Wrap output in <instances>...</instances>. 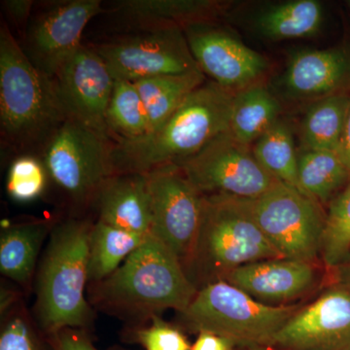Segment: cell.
<instances>
[{
	"label": "cell",
	"mask_w": 350,
	"mask_h": 350,
	"mask_svg": "<svg viewBox=\"0 0 350 350\" xmlns=\"http://www.w3.org/2000/svg\"><path fill=\"white\" fill-rule=\"evenodd\" d=\"M223 7V2L213 0H126L115 11L137 31H153L208 24Z\"/></svg>",
	"instance_id": "20"
},
{
	"label": "cell",
	"mask_w": 350,
	"mask_h": 350,
	"mask_svg": "<svg viewBox=\"0 0 350 350\" xmlns=\"http://www.w3.org/2000/svg\"><path fill=\"white\" fill-rule=\"evenodd\" d=\"M146 237L94 221L89 239L88 284L111 275Z\"/></svg>",
	"instance_id": "22"
},
{
	"label": "cell",
	"mask_w": 350,
	"mask_h": 350,
	"mask_svg": "<svg viewBox=\"0 0 350 350\" xmlns=\"http://www.w3.org/2000/svg\"><path fill=\"white\" fill-rule=\"evenodd\" d=\"M234 94L215 82L204 83L148 135L115 142V174H146L192 158L215 138L229 133Z\"/></svg>",
	"instance_id": "2"
},
{
	"label": "cell",
	"mask_w": 350,
	"mask_h": 350,
	"mask_svg": "<svg viewBox=\"0 0 350 350\" xmlns=\"http://www.w3.org/2000/svg\"><path fill=\"white\" fill-rule=\"evenodd\" d=\"M131 340L142 345L145 350H191L188 338L176 324L169 323L157 317L149 323L129 327Z\"/></svg>",
	"instance_id": "32"
},
{
	"label": "cell",
	"mask_w": 350,
	"mask_h": 350,
	"mask_svg": "<svg viewBox=\"0 0 350 350\" xmlns=\"http://www.w3.org/2000/svg\"><path fill=\"white\" fill-rule=\"evenodd\" d=\"M323 10L315 0H295L269 7L257 18L258 29L271 40L306 38L319 31Z\"/></svg>",
	"instance_id": "23"
},
{
	"label": "cell",
	"mask_w": 350,
	"mask_h": 350,
	"mask_svg": "<svg viewBox=\"0 0 350 350\" xmlns=\"http://www.w3.org/2000/svg\"><path fill=\"white\" fill-rule=\"evenodd\" d=\"M350 92L319 98L306 111L301 139L306 150L337 152L344 131Z\"/></svg>",
	"instance_id": "24"
},
{
	"label": "cell",
	"mask_w": 350,
	"mask_h": 350,
	"mask_svg": "<svg viewBox=\"0 0 350 350\" xmlns=\"http://www.w3.org/2000/svg\"><path fill=\"white\" fill-rule=\"evenodd\" d=\"M329 282H337L350 285V252L347 258L337 267L327 271Z\"/></svg>",
	"instance_id": "37"
},
{
	"label": "cell",
	"mask_w": 350,
	"mask_h": 350,
	"mask_svg": "<svg viewBox=\"0 0 350 350\" xmlns=\"http://www.w3.org/2000/svg\"><path fill=\"white\" fill-rule=\"evenodd\" d=\"M115 80L137 82L200 69L181 29L142 31L96 46Z\"/></svg>",
	"instance_id": "11"
},
{
	"label": "cell",
	"mask_w": 350,
	"mask_h": 350,
	"mask_svg": "<svg viewBox=\"0 0 350 350\" xmlns=\"http://www.w3.org/2000/svg\"><path fill=\"white\" fill-rule=\"evenodd\" d=\"M244 204L264 236L283 258L322 262L326 213L299 189L278 182Z\"/></svg>",
	"instance_id": "8"
},
{
	"label": "cell",
	"mask_w": 350,
	"mask_h": 350,
	"mask_svg": "<svg viewBox=\"0 0 350 350\" xmlns=\"http://www.w3.org/2000/svg\"><path fill=\"white\" fill-rule=\"evenodd\" d=\"M32 0H4L2 7L18 29H25L31 13Z\"/></svg>",
	"instance_id": "34"
},
{
	"label": "cell",
	"mask_w": 350,
	"mask_h": 350,
	"mask_svg": "<svg viewBox=\"0 0 350 350\" xmlns=\"http://www.w3.org/2000/svg\"><path fill=\"white\" fill-rule=\"evenodd\" d=\"M0 350H55L23 298L1 314Z\"/></svg>",
	"instance_id": "30"
},
{
	"label": "cell",
	"mask_w": 350,
	"mask_h": 350,
	"mask_svg": "<svg viewBox=\"0 0 350 350\" xmlns=\"http://www.w3.org/2000/svg\"><path fill=\"white\" fill-rule=\"evenodd\" d=\"M283 258L273 247L244 204L226 195H204L199 234L185 271L195 286L223 280L244 265Z\"/></svg>",
	"instance_id": "5"
},
{
	"label": "cell",
	"mask_w": 350,
	"mask_h": 350,
	"mask_svg": "<svg viewBox=\"0 0 350 350\" xmlns=\"http://www.w3.org/2000/svg\"><path fill=\"white\" fill-rule=\"evenodd\" d=\"M193 57L202 72L229 91L257 84L268 69V62L241 41L208 24L184 29Z\"/></svg>",
	"instance_id": "15"
},
{
	"label": "cell",
	"mask_w": 350,
	"mask_h": 350,
	"mask_svg": "<svg viewBox=\"0 0 350 350\" xmlns=\"http://www.w3.org/2000/svg\"><path fill=\"white\" fill-rule=\"evenodd\" d=\"M237 345L224 337L211 332L202 331L198 334L197 340L191 350H236Z\"/></svg>",
	"instance_id": "35"
},
{
	"label": "cell",
	"mask_w": 350,
	"mask_h": 350,
	"mask_svg": "<svg viewBox=\"0 0 350 350\" xmlns=\"http://www.w3.org/2000/svg\"><path fill=\"white\" fill-rule=\"evenodd\" d=\"M273 350H350V285L329 282L267 345Z\"/></svg>",
	"instance_id": "12"
},
{
	"label": "cell",
	"mask_w": 350,
	"mask_h": 350,
	"mask_svg": "<svg viewBox=\"0 0 350 350\" xmlns=\"http://www.w3.org/2000/svg\"><path fill=\"white\" fill-rule=\"evenodd\" d=\"M57 219L31 218L2 224L0 232V273L25 292H31L38 257Z\"/></svg>",
	"instance_id": "19"
},
{
	"label": "cell",
	"mask_w": 350,
	"mask_h": 350,
	"mask_svg": "<svg viewBox=\"0 0 350 350\" xmlns=\"http://www.w3.org/2000/svg\"><path fill=\"white\" fill-rule=\"evenodd\" d=\"M107 121L115 142L138 139L150 133L148 112L135 83L115 80Z\"/></svg>",
	"instance_id": "27"
},
{
	"label": "cell",
	"mask_w": 350,
	"mask_h": 350,
	"mask_svg": "<svg viewBox=\"0 0 350 350\" xmlns=\"http://www.w3.org/2000/svg\"><path fill=\"white\" fill-rule=\"evenodd\" d=\"M350 252V181L329 204L322 241L321 262L327 271L340 264Z\"/></svg>",
	"instance_id": "29"
},
{
	"label": "cell",
	"mask_w": 350,
	"mask_h": 350,
	"mask_svg": "<svg viewBox=\"0 0 350 350\" xmlns=\"http://www.w3.org/2000/svg\"><path fill=\"white\" fill-rule=\"evenodd\" d=\"M350 181V172L336 151L306 150L298 158L301 192L320 204H327Z\"/></svg>",
	"instance_id": "26"
},
{
	"label": "cell",
	"mask_w": 350,
	"mask_h": 350,
	"mask_svg": "<svg viewBox=\"0 0 350 350\" xmlns=\"http://www.w3.org/2000/svg\"><path fill=\"white\" fill-rule=\"evenodd\" d=\"M204 73L197 69L183 75L157 76L133 82L148 112L151 131L162 125L189 94L204 84Z\"/></svg>",
	"instance_id": "25"
},
{
	"label": "cell",
	"mask_w": 350,
	"mask_h": 350,
	"mask_svg": "<svg viewBox=\"0 0 350 350\" xmlns=\"http://www.w3.org/2000/svg\"><path fill=\"white\" fill-rule=\"evenodd\" d=\"M323 271L322 262L273 258L239 267L223 280L266 305L291 306L321 285Z\"/></svg>",
	"instance_id": "16"
},
{
	"label": "cell",
	"mask_w": 350,
	"mask_h": 350,
	"mask_svg": "<svg viewBox=\"0 0 350 350\" xmlns=\"http://www.w3.org/2000/svg\"><path fill=\"white\" fill-rule=\"evenodd\" d=\"M280 109V103L264 85L257 83L244 88L234 94L229 133L250 146L275 125Z\"/></svg>",
	"instance_id": "21"
},
{
	"label": "cell",
	"mask_w": 350,
	"mask_h": 350,
	"mask_svg": "<svg viewBox=\"0 0 350 350\" xmlns=\"http://www.w3.org/2000/svg\"><path fill=\"white\" fill-rule=\"evenodd\" d=\"M253 155L276 180L299 189L298 158L289 126L278 120L257 140ZM301 191V190H300Z\"/></svg>",
	"instance_id": "28"
},
{
	"label": "cell",
	"mask_w": 350,
	"mask_h": 350,
	"mask_svg": "<svg viewBox=\"0 0 350 350\" xmlns=\"http://www.w3.org/2000/svg\"><path fill=\"white\" fill-rule=\"evenodd\" d=\"M198 290L178 258L150 234L111 275L88 284L87 298L94 310L138 327L165 310L183 312Z\"/></svg>",
	"instance_id": "1"
},
{
	"label": "cell",
	"mask_w": 350,
	"mask_h": 350,
	"mask_svg": "<svg viewBox=\"0 0 350 350\" xmlns=\"http://www.w3.org/2000/svg\"><path fill=\"white\" fill-rule=\"evenodd\" d=\"M301 304H262L225 280L200 288L186 310L178 313L182 330L206 331L232 340L237 347L268 345Z\"/></svg>",
	"instance_id": "6"
},
{
	"label": "cell",
	"mask_w": 350,
	"mask_h": 350,
	"mask_svg": "<svg viewBox=\"0 0 350 350\" xmlns=\"http://www.w3.org/2000/svg\"><path fill=\"white\" fill-rule=\"evenodd\" d=\"M114 142L75 120L66 119L44 146L41 160L48 176L73 208L84 211L115 175Z\"/></svg>",
	"instance_id": "7"
},
{
	"label": "cell",
	"mask_w": 350,
	"mask_h": 350,
	"mask_svg": "<svg viewBox=\"0 0 350 350\" xmlns=\"http://www.w3.org/2000/svg\"><path fill=\"white\" fill-rule=\"evenodd\" d=\"M202 195H226L251 200L278 180L262 169L250 146L226 133L178 165Z\"/></svg>",
	"instance_id": "9"
},
{
	"label": "cell",
	"mask_w": 350,
	"mask_h": 350,
	"mask_svg": "<svg viewBox=\"0 0 350 350\" xmlns=\"http://www.w3.org/2000/svg\"><path fill=\"white\" fill-rule=\"evenodd\" d=\"M94 221L70 216L57 220L34 280L31 312L48 337L64 329L89 331L94 310L87 298L89 239Z\"/></svg>",
	"instance_id": "3"
},
{
	"label": "cell",
	"mask_w": 350,
	"mask_h": 350,
	"mask_svg": "<svg viewBox=\"0 0 350 350\" xmlns=\"http://www.w3.org/2000/svg\"><path fill=\"white\" fill-rule=\"evenodd\" d=\"M48 177L41 158L23 154L11 163L7 176V193L18 202H31L42 195Z\"/></svg>",
	"instance_id": "31"
},
{
	"label": "cell",
	"mask_w": 350,
	"mask_h": 350,
	"mask_svg": "<svg viewBox=\"0 0 350 350\" xmlns=\"http://www.w3.org/2000/svg\"><path fill=\"white\" fill-rule=\"evenodd\" d=\"M55 350H98L90 340L87 331L66 328L50 336Z\"/></svg>",
	"instance_id": "33"
},
{
	"label": "cell",
	"mask_w": 350,
	"mask_h": 350,
	"mask_svg": "<svg viewBox=\"0 0 350 350\" xmlns=\"http://www.w3.org/2000/svg\"><path fill=\"white\" fill-rule=\"evenodd\" d=\"M152 236L163 241L185 269L199 234L204 195L178 165L149 172Z\"/></svg>",
	"instance_id": "10"
},
{
	"label": "cell",
	"mask_w": 350,
	"mask_h": 350,
	"mask_svg": "<svg viewBox=\"0 0 350 350\" xmlns=\"http://www.w3.org/2000/svg\"><path fill=\"white\" fill-rule=\"evenodd\" d=\"M236 350H273L266 345H248V347H237Z\"/></svg>",
	"instance_id": "39"
},
{
	"label": "cell",
	"mask_w": 350,
	"mask_h": 350,
	"mask_svg": "<svg viewBox=\"0 0 350 350\" xmlns=\"http://www.w3.org/2000/svg\"><path fill=\"white\" fill-rule=\"evenodd\" d=\"M349 6H350V1H349Z\"/></svg>",
	"instance_id": "40"
},
{
	"label": "cell",
	"mask_w": 350,
	"mask_h": 350,
	"mask_svg": "<svg viewBox=\"0 0 350 350\" xmlns=\"http://www.w3.org/2000/svg\"><path fill=\"white\" fill-rule=\"evenodd\" d=\"M338 154L350 172V100L345 118L344 131L338 145Z\"/></svg>",
	"instance_id": "36"
},
{
	"label": "cell",
	"mask_w": 350,
	"mask_h": 350,
	"mask_svg": "<svg viewBox=\"0 0 350 350\" xmlns=\"http://www.w3.org/2000/svg\"><path fill=\"white\" fill-rule=\"evenodd\" d=\"M52 80L68 119L115 144L107 121L115 79L94 48L82 45Z\"/></svg>",
	"instance_id": "13"
},
{
	"label": "cell",
	"mask_w": 350,
	"mask_h": 350,
	"mask_svg": "<svg viewBox=\"0 0 350 350\" xmlns=\"http://www.w3.org/2000/svg\"><path fill=\"white\" fill-rule=\"evenodd\" d=\"M68 119L53 80L38 70L14 38L0 27V128L14 150H43Z\"/></svg>",
	"instance_id": "4"
},
{
	"label": "cell",
	"mask_w": 350,
	"mask_h": 350,
	"mask_svg": "<svg viewBox=\"0 0 350 350\" xmlns=\"http://www.w3.org/2000/svg\"><path fill=\"white\" fill-rule=\"evenodd\" d=\"M103 12L100 0L57 2L39 14L27 29L23 50L38 70L53 79L81 47L88 23Z\"/></svg>",
	"instance_id": "14"
},
{
	"label": "cell",
	"mask_w": 350,
	"mask_h": 350,
	"mask_svg": "<svg viewBox=\"0 0 350 350\" xmlns=\"http://www.w3.org/2000/svg\"><path fill=\"white\" fill-rule=\"evenodd\" d=\"M23 298L22 293L14 289V288L1 285V305H0V313L3 314L9 308L18 303Z\"/></svg>",
	"instance_id": "38"
},
{
	"label": "cell",
	"mask_w": 350,
	"mask_h": 350,
	"mask_svg": "<svg viewBox=\"0 0 350 350\" xmlns=\"http://www.w3.org/2000/svg\"><path fill=\"white\" fill-rule=\"evenodd\" d=\"M283 85L299 98H324L350 92V49L338 47L296 53L283 75Z\"/></svg>",
	"instance_id": "17"
},
{
	"label": "cell",
	"mask_w": 350,
	"mask_h": 350,
	"mask_svg": "<svg viewBox=\"0 0 350 350\" xmlns=\"http://www.w3.org/2000/svg\"><path fill=\"white\" fill-rule=\"evenodd\" d=\"M96 220L146 237L151 231L150 196L147 174L113 175L94 202Z\"/></svg>",
	"instance_id": "18"
}]
</instances>
